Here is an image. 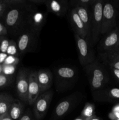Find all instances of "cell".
<instances>
[{
  "label": "cell",
  "instance_id": "obj_17",
  "mask_svg": "<svg viewBox=\"0 0 119 120\" xmlns=\"http://www.w3.org/2000/svg\"><path fill=\"white\" fill-rule=\"evenodd\" d=\"M101 57L109 68L119 70V51L102 53Z\"/></svg>",
  "mask_w": 119,
  "mask_h": 120
},
{
  "label": "cell",
  "instance_id": "obj_2",
  "mask_svg": "<svg viewBox=\"0 0 119 120\" xmlns=\"http://www.w3.org/2000/svg\"><path fill=\"white\" fill-rule=\"evenodd\" d=\"M90 86L93 91L100 90L108 82V77L105 68L97 61L84 67Z\"/></svg>",
  "mask_w": 119,
  "mask_h": 120
},
{
  "label": "cell",
  "instance_id": "obj_24",
  "mask_svg": "<svg viewBox=\"0 0 119 120\" xmlns=\"http://www.w3.org/2000/svg\"><path fill=\"white\" fill-rule=\"evenodd\" d=\"M7 54L8 55L16 56V57H18L19 56L17 43L13 40H10L9 46L7 49Z\"/></svg>",
  "mask_w": 119,
  "mask_h": 120
},
{
  "label": "cell",
  "instance_id": "obj_5",
  "mask_svg": "<svg viewBox=\"0 0 119 120\" xmlns=\"http://www.w3.org/2000/svg\"><path fill=\"white\" fill-rule=\"evenodd\" d=\"M78 50V59L79 63L82 66L93 63L95 61L94 52L91 46L89 40L83 38L74 34Z\"/></svg>",
  "mask_w": 119,
  "mask_h": 120
},
{
  "label": "cell",
  "instance_id": "obj_28",
  "mask_svg": "<svg viewBox=\"0 0 119 120\" xmlns=\"http://www.w3.org/2000/svg\"><path fill=\"white\" fill-rule=\"evenodd\" d=\"M19 62V58L18 57L8 55L3 64L10 66H17Z\"/></svg>",
  "mask_w": 119,
  "mask_h": 120
},
{
  "label": "cell",
  "instance_id": "obj_18",
  "mask_svg": "<svg viewBox=\"0 0 119 120\" xmlns=\"http://www.w3.org/2000/svg\"><path fill=\"white\" fill-rule=\"evenodd\" d=\"M23 111L24 105L23 104L17 100H14L8 114L13 120H19L24 113Z\"/></svg>",
  "mask_w": 119,
  "mask_h": 120
},
{
  "label": "cell",
  "instance_id": "obj_22",
  "mask_svg": "<svg viewBox=\"0 0 119 120\" xmlns=\"http://www.w3.org/2000/svg\"><path fill=\"white\" fill-rule=\"evenodd\" d=\"M94 105L91 103H86L81 112L80 116L85 120H90L93 117H95L94 115Z\"/></svg>",
  "mask_w": 119,
  "mask_h": 120
},
{
  "label": "cell",
  "instance_id": "obj_32",
  "mask_svg": "<svg viewBox=\"0 0 119 120\" xmlns=\"http://www.w3.org/2000/svg\"><path fill=\"white\" fill-rule=\"evenodd\" d=\"M110 69L114 78L119 83V70L112 68H110Z\"/></svg>",
  "mask_w": 119,
  "mask_h": 120
},
{
  "label": "cell",
  "instance_id": "obj_31",
  "mask_svg": "<svg viewBox=\"0 0 119 120\" xmlns=\"http://www.w3.org/2000/svg\"><path fill=\"white\" fill-rule=\"evenodd\" d=\"M7 9V6L2 1H0V18L4 16L6 10Z\"/></svg>",
  "mask_w": 119,
  "mask_h": 120
},
{
  "label": "cell",
  "instance_id": "obj_29",
  "mask_svg": "<svg viewBox=\"0 0 119 120\" xmlns=\"http://www.w3.org/2000/svg\"><path fill=\"white\" fill-rule=\"evenodd\" d=\"M26 1L27 0H2V1L5 4L7 7L22 4Z\"/></svg>",
  "mask_w": 119,
  "mask_h": 120
},
{
  "label": "cell",
  "instance_id": "obj_37",
  "mask_svg": "<svg viewBox=\"0 0 119 120\" xmlns=\"http://www.w3.org/2000/svg\"><path fill=\"white\" fill-rule=\"evenodd\" d=\"M74 120H85L84 119V118H82V117H81V116H79V117H77V118H76V119H75Z\"/></svg>",
  "mask_w": 119,
  "mask_h": 120
},
{
  "label": "cell",
  "instance_id": "obj_8",
  "mask_svg": "<svg viewBox=\"0 0 119 120\" xmlns=\"http://www.w3.org/2000/svg\"><path fill=\"white\" fill-rule=\"evenodd\" d=\"M47 12L38 11L36 7L31 11L27 19V28L39 36L42 28L46 22Z\"/></svg>",
  "mask_w": 119,
  "mask_h": 120
},
{
  "label": "cell",
  "instance_id": "obj_23",
  "mask_svg": "<svg viewBox=\"0 0 119 120\" xmlns=\"http://www.w3.org/2000/svg\"><path fill=\"white\" fill-rule=\"evenodd\" d=\"M95 0H72L70 2L72 5L75 7H86L89 8Z\"/></svg>",
  "mask_w": 119,
  "mask_h": 120
},
{
  "label": "cell",
  "instance_id": "obj_21",
  "mask_svg": "<svg viewBox=\"0 0 119 120\" xmlns=\"http://www.w3.org/2000/svg\"><path fill=\"white\" fill-rule=\"evenodd\" d=\"M106 101H116L119 100V88L113 87L106 89L99 93V96Z\"/></svg>",
  "mask_w": 119,
  "mask_h": 120
},
{
  "label": "cell",
  "instance_id": "obj_33",
  "mask_svg": "<svg viewBox=\"0 0 119 120\" xmlns=\"http://www.w3.org/2000/svg\"><path fill=\"white\" fill-rule=\"evenodd\" d=\"M30 3L36 5H45L47 0H28Z\"/></svg>",
  "mask_w": 119,
  "mask_h": 120
},
{
  "label": "cell",
  "instance_id": "obj_39",
  "mask_svg": "<svg viewBox=\"0 0 119 120\" xmlns=\"http://www.w3.org/2000/svg\"><path fill=\"white\" fill-rule=\"evenodd\" d=\"M90 120H100L99 119V118H97V117L95 116V117H93L92 118H91V119Z\"/></svg>",
  "mask_w": 119,
  "mask_h": 120
},
{
  "label": "cell",
  "instance_id": "obj_14",
  "mask_svg": "<svg viewBox=\"0 0 119 120\" xmlns=\"http://www.w3.org/2000/svg\"><path fill=\"white\" fill-rule=\"evenodd\" d=\"M70 21L71 25L74 30V34L83 38L88 39V34L86 28L74 8L72 9L70 14Z\"/></svg>",
  "mask_w": 119,
  "mask_h": 120
},
{
  "label": "cell",
  "instance_id": "obj_7",
  "mask_svg": "<svg viewBox=\"0 0 119 120\" xmlns=\"http://www.w3.org/2000/svg\"><path fill=\"white\" fill-rule=\"evenodd\" d=\"M99 50L102 53L119 51V29L118 26L109 32L105 34L99 43Z\"/></svg>",
  "mask_w": 119,
  "mask_h": 120
},
{
  "label": "cell",
  "instance_id": "obj_16",
  "mask_svg": "<svg viewBox=\"0 0 119 120\" xmlns=\"http://www.w3.org/2000/svg\"><path fill=\"white\" fill-rule=\"evenodd\" d=\"M74 98L70 96L68 98L63 100L56 107L54 110V116L56 118H60L63 117L72 107Z\"/></svg>",
  "mask_w": 119,
  "mask_h": 120
},
{
  "label": "cell",
  "instance_id": "obj_27",
  "mask_svg": "<svg viewBox=\"0 0 119 120\" xmlns=\"http://www.w3.org/2000/svg\"><path fill=\"white\" fill-rule=\"evenodd\" d=\"M17 66H10L2 64V73L7 76H12L16 70Z\"/></svg>",
  "mask_w": 119,
  "mask_h": 120
},
{
  "label": "cell",
  "instance_id": "obj_3",
  "mask_svg": "<svg viewBox=\"0 0 119 120\" xmlns=\"http://www.w3.org/2000/svg\"><path fill=\"white\" fill-rule=\"evenodd\" d=\"M104 0H95L91 6V18H92V29L91 36L92 42L94 44L98 42L102 32V25L103 8Z\"/></svg>",
  "mask_w": 119,
  "mask_h": 120
},
{
  "label": "cell",
  "instance_id": "obj_13",
  "mask_svg": "<svg viewBox=\"0 0 119 120\" xmlns=\"http://www.w3.org/2000/svg\"><path fill=\"white\" fill-rule=\"evenodd\" d=\"M37 78L41 90V94L47 91L52 83V75L48 69H41L37 71Z\"/></svg>",
  "mask_w": 119,
  "mask_h": 120
},
{
  "label": "cell",
  "instance_id": "obj_36",
  "mask_svg": "<svg viewBox=\"0 0 119 120\" xmlns=\"http://www.w3.org/2000/svg\"><path fill=\"white\" fill-rule=\"evenodd\" d=\"M0 120H13L8 113L0 116Z\"/></svg>",
  "mask_w": 119,
  "mask_h": 120
},
{
  "label": "cell",
  "instance_id": "obj_12",
  "mask_svg": "<svg viewBox=\"0 0 119 120\" xmlns=\"http://www.w3.org/2000/svg\"><path fill=\"white\" fill-rule=\"evenodd\" d=\"M45 5L49 12L58 16H64L68 9L69 2L66 0H47Z\"/></svg>",
  "mask_w": 119,
  "mask_h": 120
},
{
  "label": "cell",
  "instance_id": "obj_19",
  "mask_svg": "<svg viewBox=\"0 0 119 120\" xmlns=\"http://www.w3.org/2000/svg\"><path fill=\"white\" fill-rule=\"evenodd\" d=\"M75 76V71L71 67L62 66L57 70V77L59 80H68L73 79Z\"/></svg>",
  "mask_w": 119,
  "mask_h": 120
},
{
  "label": "cell",
  "instance_id": "obj_30",
  "mask_svg": "<svg viewBox=\"0 0 119 120\" xmlns=\"http://www.w3.org/2000/svg\"><path fill=\"white\" fill-rule=\"evenodd\" d=\"M19 120H32V116L29 110L24 112Z\"/></svg>",
  "mask_w": 119,
  "mask_h": 120
},
{
  "label": "cell",
  "instance_id": "obj_40",
  "mask_svg": "<svg viewBox=\"0 0 119 120\" xmlns=\"http://www.w3.org/2000/svg\"><path fill=\"white\" fill-rule=\"evenodd\" d=\"M2 95H3V93H0V100H1V98H2Z\"/></svg>",
  "mask_w": 119,
  "mask_h": 120
},
{
  "label": "cell",
  "instance_id": "obj_41",
  "mask_svg": "<svg viewBox=\"0 0 119 120\" xmlns=\"http://www.w3.org/2000/svg\"><path fill=\"white\" fill-rule=\"evenodd\" d=\"M118 27H119V26H118Z\"/></svg>",
  "mask_w": 119,
  "mask_h": 120
},
{
  "label": "cell",
  "instance_id": "obj_35",
  "mask_svg": "<svg viewBox=\"0 0 119 120\" xmlns=\"http://www.w3.org/2000/svg\"><path fill=\"white\" fill-rule=\"evenodd\" d=\"M7 56H8V55L7 53L0 52V64H3Z\"/></svg>",
  "mask_w": 119,
  "mask_h": 120
},
{
  "label": "cell",
  "instance_id": "obj_25",
  "mask_svg": "<svg viewBox=\"0 0 119 120\" xmlns=\"http://www.w3.org/2000/svg\"><path fill=\"white\" fill-rule=\"evenodd\" d=\"M12 76H7L2 73L0 74V89L7 87L12 82Z\"/></svg>",
  "mask_w": 119,
  "mask_h": 120
},
{
  "label": "cell",
  "instance_id": "obj_10",
  "mask_svg": "<svg viewBox=\"0 0 119 120\" xmlns=\"http://www.w3.org/2000/svg\"><path fill=\"white\" fill-rule=\"evenodd\" d=\"M52 91H47L40 95L34 103V114L37 120H41L46 114L52 98Z\"/></svg>",
  "mask_w": 119,
  "mask_h": 120
},
{
  "label": "cell",
  "instance_id": "obj_34",
  "mask_svg": "<svg viewBox=\"0 0 119 120\" xmlns=\"http://www.w3.org/2000/svg\"><path fill=\"white\" fill-rule=\"evenodd\" d=\"M7 34L8 30L6 27L2 23H1V22H0V36H5Z\"/></svg>",
  "mask_w": 119,
  "mask_h": 120
},
{
  "label": "cell",
  "instance_id": "obj_11",
  "mask_svg": "<svg viewBox=\"0 0 119 120\" xmlns=\"http://www.w3.org/2000/svg\"><path fill=\"white\" fill-rule=\"evenodd\" d=\"M41 94V90L37 78V71L30 72L28 87V104H34Z\"/></svg>",
  "mask_w": 119,
  "mask_h": 120
},
{
  "label": "cell",
  "instance_id": "obj_15",
  "mask_svg": "<svg viewBox=\"0 0 119 120\" xmlns=\"http://www.w3.org/2000/svg\"><path fill=\"white\" fill-rule=\"evenodd\" d=\"M74 9L82 21L87 31L88 39L90 40L91 36V29H92L91 11L89 10V8L86 7H75Z\"/></svg>",
  "mask_w": 119,
  "mask_h": 120
},
{
  "label": "cell",
  "instance_id": "obj_4",
  "mask_svg": "<svg viewBox=\"0 0 119 120\" xmlns=\"http://www.w3.org/2000/svg\"><path fill=\"white\" fill-rule=\"evenodd\" d=\"M117 16V9L116 5L111 1H105L103 8L101 34L105 35L117 26L116 22Z\"/></svg>",
  "mask_w": 119,
  "mask_h": 120
},
{
  "label": "cell",
  "instance_id": "obj_20",
  "mask_svg": "<svg viewBox=\"0 0 119 120\" xmlns=\"http://www.w3.org/2000/svg\"><path fill=\"white\" fill-rule=\"evenodd\" d=\"M14 98L10 95L3 93L0 100V116L8 113L10 107L14 101Z\"/></svg>",
  "mask_w": 119,
  "mask_h": 120
},
{
  "label": "cell",
  "instance_id": "obj_1",
  "mask_svg": "<svg viewBox=\"0 0 119 120\" xmlns=\"http://www.w3.org/2000/svg\"><path fill=\"white\" fill-rule=\"evenodd\" d=\"M36 6L26 1L22 4L8 7L4 14L5 26L13 33L21 35L27 28V19Z\"/></svg>",
  "mask_w": 119,
  "mask_h": 120
},
{
  "label": "cell",
  "instance_id": "obj_38",
  "mask_svg": "<svg viewBox=\"0 0 119 120\" xmlns=\"http://www.w3.org/2000/svg\"><path fill=\"white\" fill-rule=\"evenodd\" d=\"M2 73V64H0V74Z\"/></svg>",
  "mask_w": 119,
  "mask_h": 120
},
{
  "label": "cell",
  "instance_id": "obj_26",
  "mask_svg": "<svg viewBox=\"0 0 119 120\" xmlns=\"http://www.w3.org/2000/svg\"><path fill=\"white\" fill-rule=\"evenodd\" d=\"M10 40L5 36H0V52L7 53Z\"/></svg>",
  "mask_w": 119,
  "mask_h": 120
},
{
  "label": "cell",
  "instance_id": "obj_6",
  "mask_svg": "<svg viewBox=\"0 0 119 120\" xmlns=\"http://www.w3.org/2000/svg\"><path fill=\"white\" fill-rule=\"evenodd\" d=\"M38 36L29 29H26L19 35L17 41L19 55L22 56L33 51L36 48Z\"/></svg>",
  "mask_w": 119,
  "mask_h": 120
},
{
  "label": "cell",
  "instance_id": "obj_9",
  "mask_svg": "<svg viewBox=\"0 0 119 120\" xmlns=\"http://www.w3.org/2000/svg\"><path fill=\"white\" fill-rule=\"evenodd\" d=\"M31 71L27 69H21L18 71L16 80V89L19 97L24 103H28V87Z\"/></svg>",
  "mask_w": 119,
  "mask_h": 120
}]
</instances>
